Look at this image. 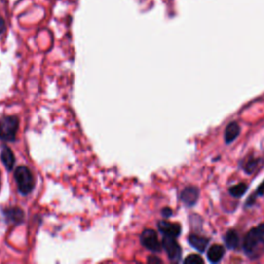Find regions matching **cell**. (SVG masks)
<instances>
[{
    "label": "cell",
    "instance_id": "5b68a950",
    "mask_svg": "<svg viewBox=\"0 0 264 264\" xmlns=\"http://www.w3.org/2000/svg\"><path fill=\"white\" fill-rule=\"evenodd\" d=\"M142 245L152 252H159L161 250V244L158 240L156 231L153 229H146L141 235Z\"/></svg>",
    "mask_w": 264,
    "mask_h": 264
},
{
    "label": "cell",
    "instance_id": "8992f818",
    "mask_svg": "<svg viewBox=\"0 0 264 264\" xmlns=\"http://www.w3.org/2000/svg\"><path fill=\"white\" fill-rule=\"evenodd\" d=\"M9 21L8 0H0V42L5 37Z\"/></svg>",
    "mask_w": 264,
    "mask_h": 264
},
{
    "label": "cell",
    "instance_id": "277c9868",
    "mask_svg": "<svg viewBox=\"0 0 264 264\" xmlns=\"http://www.w3.org/2000/svg\"><path fill=\"white\" fill-rule=\"evenodd\" d=\"M162 246L167 253L168 258L171 261L179 262L182 257V249L175 237L164 236L162 240Z\"/></svg>",
    "mask_w": 264,
    "mask_h": 264
},
{
    "label": "cell",
    "instance_id": "ac0fdd59",
    "mask_svg": "<svg viewBox=\"0 0 264 264\" xmlns=\"http://www.w3.org/2000/svg\"><path fill=\"white\" fill-rule=\"evenodd\" d=\"M162 214H163L164 217H170L171 214H173V211H171V210L168 209V208H166V209H164V210L162 211Z\"/></svg>",
    "mask_w": 264,
    "mask_h": 264
},
{
    "label": "cell",
    "instance_id": "e0dca14e",
    "mask_svg": "<svg viewBox=\"0 0 264 264\" xmlns=\"http://www.w3.org/2000/svg\"><path fill=\"white\" fill-rule=\"evenodd\" d=\"M262 195H264V181L261 183V185L258 187L255 195H252V196L250 197V199L247 201V205H251L253 204L255 201H254V197H259V196H262Z\"/></svg>",
    "mask_w": 264,
    "mask_h": 264
},
{
    "label": "cell",
    "instance_id": "7a4b0ae2",
    "mask_svg": "<svg viewBox=\"0 0 264 264\" xmlns=\"http://www.w3.org/2000/svg\"><path fill=\"white\" fill-rule=\"evenodd\" d=\"M15 180L21 194L28 195L34 188V178L26 166H20L15 170Z\"/></svg>",
    "mask_w": 264,
    "mask_h": 264
},
{
    "label": "cell",
    "instance_id": "9c48e42d",
    "mask_svg": "<svg viewBox=\"0 0 264 264\" xmlns=\"http://www.w3.org/2000/svg\"><path fill=\"white\" fill-rule=\"evenodd\" d=\"M188 242L195 250H197L198 252H201L202 253V252H204L206 248H208L210 239L197 234H191L188 237Z\"/></svg>",
    "mask_w": 264,
    "mask_h": 264
},
{
    "label": "cell",
    "instance_id": "52a82bcc",
    "mask_svg": "<svg viewBox=\"0 0 264 264\" xmlns=\"http://www.w3.org/2000/svg\"><path fill=\"white\" fill-rule=\"evenodd\" d=\"M199 197V189L195 186H188L181 193V200L187 206H193L197 203Z\"/></svg>",
    "mask_w": 264,
    "mask_h": 264
},
{
    "label": "cell",
    "instance_id": "7c38bea8",
    "mask_svg": "<svg viewBox=\"0 0 264 264\" xmlns=\"http://www.w3.org/2000/svg\"><path fill=\"white\" fill-rule=\"evenodd\" d=\"M224 242L228 249H236L239 244V236L235 230H228L224 235Z\"/></svg>",
    "mask_w": 264,
    "mask_h": 264
},
{
    "label": "cell",
    "instance_id": "9a60e30c",
    "mask_svg": "<svg viewBox=\"0 0 264 264\" xmlns=\"http://www.w3.org/2000/svg\"><path fill=\"white\" fill-rule=\"evenodd\" d=\"M259 162H260V159L250 158L249 160H247V162L243 165V168H244V170L246 171L248 175H252L257 169V166L259 165Z\"/></svg>",
    "mask_w": 264,
    "mask_h": 264
},
{
    "label": "cell",
    "instance_id": "3957f363",
    "mask_svg": "<svg viewBox=\"0 0 264 264\" xmlns=\"http://www.w3.org/2000/svg\"><path fill=\"white\" fill-rule=\"evenodd\" d=\"M18 129L19 119L17 117H3L0 120V139L2 141H15Z\"/></svg>",
    "mask_w": 264,
    "mask_h": 264
},
{
    "label": "cell",
    "instance_id": "4fadbf2b",
    "mask_svg": "<svg viewBox=\"0 0 264 264\" xmlns=\"http://www.w3.org/2000/svg\"><path fill=\"white\" fill-rule=\"evenodd\" d=\"M1 160L8 170H10L14 167V164H15L14 154L10 151V149H8L7 147L3 148V150L1 152Z\"/></svg>",
    "mask_w": 264,
    "mask_h": 264
},
{
    "label": "cell",
    "instance_id": "30bf717a",
    "mask_svg": "<svg viewBox=\"0 0 264 264\" xmlns=\"http://www.w3.org/2000/svg\"><path fill=\"white\" fill-rule=\"evenodd\" d=\"M240 127L236 122L229 123L225 129L224 133V141L226 144H231L236 140V137L239 135Z\"/></svg>",
    "mask_w": 264,
    "mask_h": 264
},
{
    "label": "cell",
    "instance_id": "ba28073f",
    "mask_svg": "<svg viewBox=\"0 0 264 264\" xmlns=\"http://www.w3.org/2000/svg\"><path fill=\"white\" fill-rule=\"evenodd\" d=\"M158 229L164 236L177 238L181 234V225L178 223H171L167 221H160L158 223Z\"/></svg>",
    "mask_w": 264,
    "mask_h": 264
},
{
    "label": "cell",
    "instance_id": "2e32d148",
    "mask_svg": "<svg viewBox=\"0 0 264 264\" xmlns=\"http://www.w3.org/2000/svg\"><path fill=\"white\" fill-rule=\"evenodd\" d=\"M204 260L201 258V256L197 254L189 255L185 260H184V263H187V264H202Z\"/></svg>",
    "mask_w": 264,
    "mask_h": 264
},
{
    "label": "cell",
    "instance_id": "8fae6325",
    "mask_svg": "<svg viewBox=\"0 0 264 264\" xmlns=\"http://www.w3.org/2000/svg\"><path fill=\"white\" fill-rule=\"evenodd\" d=\"M225 254V249L221 245H214L208 250V259L212 263L220 262Z\"/></svg>",
    "mask_w": 264,
    "mask_h": 264
},
{
    "label": "cell",
    "instance_id": "5bb4252c",
    "mask_svg": "<svg viewBox=\"0 0 264 264\" xmlns=\"http://www.w3.org/2000/svg\"><path fill=\"white\" fill-rule=\"evenodd\" d=\"M247 190H248V186L246 185V184L240 183V184H237V185H235V186L229 189V193H230L232 197L239 198V197H242L243 195L247 192Z\"/></svg>",
    "mask_w": 264,
    "mask_h": 264
},
{
    "label": "cell",
    "instance_id": "6da1fadb",
    "mask_svg": "<svg viewBox=\"0 0 264 264\" xmlns=\"http://www.w3.org/2000/svg\"><path fill=\"white\" fill-rule=\"evenodd\" d=\"M243 250L251 259L259 258L264 254V223L252 228L247 233L243 243Z\"/></svg>",
    "mask_w": 264,
    "mask_h": 264
}]
</instances>
